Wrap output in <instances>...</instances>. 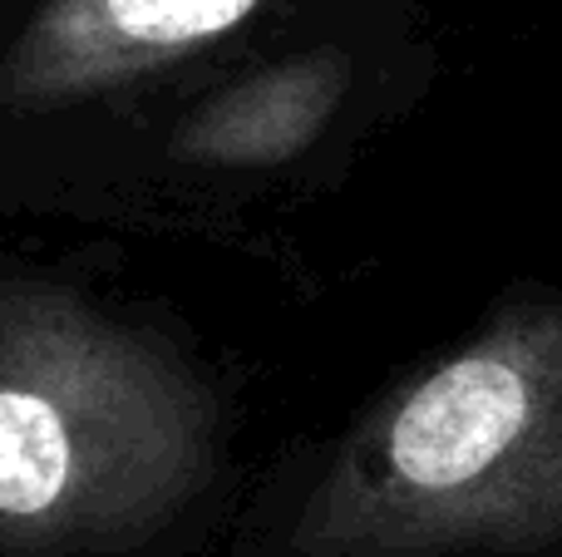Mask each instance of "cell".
<instances>
[{
    "instance_id": "obj_1",
    "label": "cell",
    "mask_w": 562,
    "mask_h": 557,
    "mask_svg": "<svg viewBox=\"0 0 562 557\" xmlns=\"http://www.w3.org/2000/svg\"><path fill=\"white\" fill-rule=\"evenodd\" d=\"M562 543V296L385 390L311 479L296 557H528Z\"/></svg>"
},
{
    "instance_id": "obj_2",
    "label": "cell",
    "mask_w": 562,
    "mask_h": 557,
    "mask_svg": "<svg viewBox=\"0 0 562 557\" xmlns=\"http://www.w3.org/2000/svg\"><path fill=\"white\" fill-rule=\"evenodd\" d=\"M213 474V405L148 331L49 286H0V543H134Z\"/></svg>"
},
{
    "instance_id": "obj_3",
    "label": "cell",
    "mask_w": 562,
    "mask_h": 557,
    "mask_svg": "<svg viewBox=\"0 0 562 557\" xmlns=\"http://www.w3.org/2000/svg\"><path fill=\"white\" fill-rule=\"evenodd\" d=\"M346 94V49H301L213 89L178 124L173 154L198 168H281L326 134Z\"/></svg>"
}]
</instances>
